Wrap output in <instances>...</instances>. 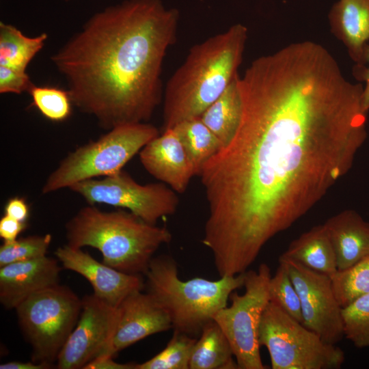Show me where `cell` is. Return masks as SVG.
Here are the masks:
<instances>
[{"label": "cell", "instance_id": "3957f363", "mask_svg": "<svg viewBox=\"0 0 369 369\" xmlns=\"http://www.w3.org/2000/svg\"><path fill=\"white\" fill-rule=\"evenodd\" d=\"M247 32L234 24L190 49L165 86L163 131L200 117L226 90L238 74Z\"/></svg>", "mask_w": 369, "mask_h": 369}, {"label": "cell", "instance_id": "836d02e7", "mask_svg": "<svg viewBox=\"0 0 369 369\" xmlns=\"http://www.w3.org/2000/svg\"><path fill=\"white\" fill-rule=\"evenodd\" d=\"M136 364H121L113 360V357L102 355L87 363L83 369H135Z\"/></svg>", "mask_w": 369, "mask_h": 369}, {"label": "cell", "instance_id": "d6986e66", "mask_svg": "<svg viewBox=\"0 0 369 369\" xmlns=\"http://www.w3.org/2000/svg\"><path fill=\"white\" fill-rule=\"evenodd\" d=\"M282 256L329 277L338 271L335 250L324 224L314 226L293 240Z\"/></svg>", "mask_w": 369, "mask_h": 369}, {"label": "cell", "instance_id": "4316f807", "mask_svg": "<svg viewBox=\"0 0 369 369\" xmlns=\"http://www.w3.org/2000/svg\"><path fill=\"white\" fill-rule=\"evenodd\" d=\"M28 92L33 105L46 118L62 122L70 116L72 101L67 90L33 84Z\"/></svg>", "mask_w": 369, "mask_h": 369}, {"label": "cell", "instance_id": "e0dca14e", "mask_svg": "<svg viewBox=\"0 0 369 369\" xmlns=\"http://www.w3.org/2000/svg\"><path fill=\"white\" fill-rule=\"evenodd\" d=\"M323 224L335 250L338 271L369 256V223L356 211L343 210Z\"/></svg>", "mask_w": 369, "mask_h": 369}, {"label": "cell", "instance_id": "52a82bcc", "mask_svg": "<svg viewBox=\"0 0 369 369\" xmlns=\"http://www.w3.org/2000/svg\"><path fill=\"white\" fill-rule=\"evenodd\" d=\"M82 299L59 284L29 296L15 309L25 339L30 344L31 360L54 364L75 327Z\"/></svg>", "mask_w": 369, "mask_h": 369}, {"label": "cell", "instance_id": "8992f818", "mask_svg": "<svg viewBox=\"0 0 369 369\" xmlns=\"http://www.w3.org/2000/svg\"><path fill=\"white\" fill-rule=\"evenodd\" d=\"M158 135L157 128L147 122L114 127L97 140L70 152L48 176L42 193H53L84 180L119 172Z\"/></svg>", "mask_w": 369, "mask_h": 369}, {"label": "cell", "instance_id": "5b68a950", "mask_svg": "<svg viewBox=\"0 0 369 369\" xmlns=\"http://www.w3.org/2000/svg\"><path fill=\"white\" fill-rule=\"evenodd\" d=\"M144 275L147 292L166 311L174 331L196 338L227 306L230 295L243 286L245 279L244 272L215 281L202 277L183 281L176 262L167 255L153 257Z\"/></svg>", "mask_w": 369, "mask_h": 369}, {"label": "cell", "instance_id": "d4e9b609", "mask_svg": "<svg viewBox=\"0 0 369 369\" xmlns=\"http://www.w3.org/2000/svg\"><path fill=\"white\" fill-rule=\"evenodd\" d=\"M197 338L174 331L166 346L151 359L136 364L135 369H189Z\"/></svg>", "mask_w": 369, "mask_h": 369}, {"label": "cell", "instance_id": "7402d4cb", "mask_svg": "<svg viewBox=\"0 0 369 369\" xmlns=\"http://www.w3.org/2000/svg\"><path fill=\"white\" fill-rule=\"evenodd\" d=\"M174 128L181 139L195 176H199L205 163L222 148L219 141L200 117L184 120Z\"/></svg>", "mask_w": 369, "mask_h": 369}, {"label": "cell", "instance_id": "5bb4252c", "mask_svg": "<svg viewBox=\"0 0 369 369\" xmlns=\"http://www.w3.org/2000/svg\"><path fill=\"white\" fill-rule=\"evenodd\" d=\"M55 256L66 269L84 277L92 285L94 295L118 308L131 294L144 287L141 275L117 270L95 260L89 254L68 244L59 247Z\"/></svg>", "mask_w": 369, "mask_h": 369}, {"label": "cell", "instance_id": "83f0119b", "mask_svg": "<svg viewBox=\"0 0 369 369\" xmlns=\"http://www.w3.org/2000/svg\"><path fill=\"white\" fill-rule=\"evenodd\" d=\"M51 239V235L46 234L3 242L0 247V266L46 256Z\"/></svg>", "mask_w": 369, "mask_h": 369}, {"label": "cell", "instance_id": "30bf717a", "mask_svg": "<svg viewBox=\"0 0 369 369\" xmlns=\"http://www.w3.org/2000/svg\"><path fill=\"white\" fill-rule=\"evenodd\" d=\"M90 204H105L126 208L144 221L156 224L163 217L174 215L179 199L163 182L140 184L121 170L101 179L92 178L69 188Z\"/></svg>", "mask_w": 369, "mask_h": 369}, {"label": "cell", "instance_id": "484cf974", "mask_svg": "<svg viewBox=\"0 0 369 369\" xmlns=\"http://www.w3.org/2000/svg\"><path fill=\"white\" fill-rule=\"evenodd\" d=\"M344 336L357 348H369V294L342 308Z\"/></svg>", "mask_w": 369, "mask_h": 369}, {"label": "cell", "instance_id": "603a6c76", "mask_svg": "<svg viewBox=\"0 0 369 369\" xmlns=\"http://www.w3.org/2000/svg\"><path fill=\"white\" fill-rule=\"evenodd\" d=\"M47 34L28 37L10 24L0 23V66L25 71L28 64L42 49Z\"/></svg>", "mask_w": 369, "mask_h": 369}, {"label": "cell", "instance_id": "ffe728a7", "mask_svg": "<svg viewBox=\"0 0 369 369\" xmlns=\"http://www.w3.org/2000/svg\"><path fill=\"white\" fill-rule=\"evenodd\" d=\"M238 76L200 116L219 141L222 148L234 137L241 118L242 103L238 87Z\"/></svg>", "mask_w": 369, "mask_h": 369}, {"label": "cell", "instance_id": "277c9868", "mask_svg": "<svg viewBox=\"0 0 369 369\" xmlns=\"http://www.w3.org/2000/svg\"><path fill=\"white\" fill-rule=\"evenodd\" d=\"M68 245L92 247L105 264L131 274H145L155 251L172 240L165 227L156 226L121 209L82 208L66 224Z\"/></svg>", "mask_w": 369, "mask_h": 369}, {"label": "cell", "instance_id": "7a4b0ae2", "mask_svg": "<svg viewBox=\"0 0 369 369\" xmlns=\"http://www.w3.org/2000/svg\"><path fill=\"white\" fill-rule=\"evenodd\" d=\"M180 13L161 0H125L94 14L51 59L72 103L107 131L148 122Z\"/></svg>", "mask_w": 369, "mask_h": 369}, {"label": "cell", "instance_id": "d6a6232c", "mask_svg": "<svg viewBox=\"0 0 369 369\" xmlns=\"http://www.w3.org/2000/svg\"><path fill=\"white\" fill-rule=\"evenodd\" d=\"M5 215L21 222H26L29 215V207L25 200L19 197L10 199L4 208Z\"/></svg>", "mask_w": 369, "mask_h": 369}, {"label": "cell", "instance_id": "f546056e", "mask_svg": "<svg viewBox=\"0 0 369 369\" xmlns=\"http://www.w3.org/2000/svg\"><path fill=\"white\" fill-rule=\"evenodd\" d=\"M33 85L25 71L0 66V93L21 94Z\"/></svg>", "mask_w": 369, "mask_h": 369}, {"label": "cell", "instance_id": "ba28073f", "mask_svg": "<svg viewBox=\"0 0 369 369\" xmlns=\"http://www.w3.org/2000/svg\"><path fill=\"white\" fill-rule=\"evenodd\" d=\"M259 344L267 348L273 369H338L345 360L341 348L271 301L260 320Z\"/></svg>", "mask_w": 369, "mask_h": 369}, {"label": "cell", "instance_id": "2e32d148", "mask_svg": "<svg viewBox=\"0 0 369 369\" xmlns=\"http://www.w3.org/2000/svg\"><path fill=\"white\" fill-rule=\"evenodd\" d=\"M60 271L57 260L46 256L0 266L1 305L16 309L33 294L59 284Z\"/></svg>", "mask_w": 369, "mask_h": 369}, {"label": "cell", "instance_id": "8fae6325", "mask_svg": "<svg viewBox=\"0 0 369 369\" xmlns=\"http://www.w3.org/2000/svg\"><path fill=\"white\" fill-rule=\"evenodd\" d=\"M278 261L297 290L303 324L324 341L336 344L344 337L342 307L333 293L331 277L282 255Z\"/></svg>", "mask_w": 369, "mask_h": 369}, {"label": "cell", "instance_id": "44dd1931", "mask_svg": "<svg viewBox=\"0 0 369 369\" xmlns=\"http://www.w3.org/2000/svg\"><path fill=\"white\" fill-rule=\"evenodd\" d=\"M230 344L218 324L213 320L197 338L190 359L189 369H236Z\"/></svg>", "mask_w": 369, "mask_h": 369}, {"label": "cell", "instance_id": "7c38bea8", "mask_svg": "<svg viewBox=\"0 0 369 369\" xmlns=\"http://www.w3.org/2000/svg\"><path fill=\"white\" fill-rule=\"evenodd\" d=\"M118 313V308L95 295H85L78 322L58 355L57 368H83L98 356L112 337Z\"/></svg>", "mask_w": 369, "mask_h": 369}, {"label": "cell", "instance_id": "9c48e42d", "mask_svg": "<svg viewBox=\"0 0 369 369\" xmlns=\"http://www.w3.org/2000/svg\"><path fill=\"white\" fill-rule=\"evenodd\" d=\"M269 266L261 264L258 271L245 272L243 295L232 292L231 305L219 310L213 320L228 338L240 369H264L260 353L259 327L270 301Z\"/></svg>", "mask_w": 369, "mask_h": 369}, {"label": "cell", "instance_id": "f1b7e54d", "mask_svg": "<svg viewBox=\"0 0 369 369\" xmlns=\"http://www.w3.org/2000/svg\"><path fill=\"white\" fill-rule=\"evenodd\" d=\"M270 301L277 304L287 314L303 323L300 299L285 266H279L269 282Z\"/></svg>", "mask_w": 369, "mask_h": 369}, {"label": "cell", "instance_id": "ac0fdd59", "mask_svg": "<svg viewBox=\"0 0 369 369\" xmlns=\"http://www.w3.org/2000/svg\"><path fill=\"white\" fill-rule=\"evenodd\" d=\"M328 18L331 32L346 46L355 63L360 62L369 44V0H338Z\"/></svg>", "mask_w": 369, "mask_h": 369}, {"label": "cell", "instance_id": "d590c367", "mask_svg": "<svg viewBox=\"0 0 369 369\" xmlns=\"http://www.w3.org/2000/svg\"><path fill=\"white\" fill-rule=\"evenodd\" d=\"M64 1H69V0H64Z\"/></svg>", "mask_w": 369, "mask_h": 369}, {"label": "cell", "instance_id": "6da1fadb", "mask_svg": "<svg viewBox=\"0 0 369 369\" xmlns=\"http://www.w3.org/2000/svg\"><path fill=\"white\" fill-rule=\"evenodd\" d=\"M242 103L230 142L199 174L208 204L202 243L241 273L351 169L367 137L363 85L323 46L290 44L238 77Z\"/></svg>", "mask_w": 369, "mask_h": 369}, {"label": "cell", "instance_id": "1f68e13d", "mask_svg": "<svg viewBox=\"0 0 369 369\" xmlns=\"http://www.w3.org/2000/svg\"><path fill=\"white\" fill-rule=\"evenodd\" d=\"M26 228V222H21L4 215L0 219V237L3 242L15 241Z\"/></svg>", "mask_w": 369, "mask_h": 369}, {"label": "cell", "instance_id": "cb8c5ba5", "mask_svg": "<svg viewBox=\"0 0 369 369\" xmlns=\"http://www.w3.org/2000/svg\"><path fill=\"white\" fill-rule=\"evenodd\" d=\"M330 277L333 293L340 305L344 308L349 305L369 294V256L348 269L338 270Z\"/></svg>", "mask_w": 369, "mask_h": 369}, {"label": "cell", "instance_id": "4dcf8cb0", "mask_svg": "<svg viewBox=\"0 0 369 369\" xmlns=\"http://www.w3.org/2000/svg\"><path fill=\"white\" fill-rule=\"evenodd\" d=\"M353 77L359 81L365 82V87L361 94V105L363 109L369 111V44L364 50L360 62L355 64L353 68Z\"/></svg>", "mask_w": 369, "mask_h": 369}, {"label": "cell", "instance_id": "e575fe53", "mask_svg": "<svg viewBox=\"0 0 369 369\" xmlns=\"http://www.w3.org/2000/svg\"><path fill=\"white\" fill-rule=\"evenodd\" d=\"M53 365L48 363H38L33 361H13L4 363L0 365L1 369H49L53 368Z\"/></svg>", "mask_w": 369, "mask_h": 369}, {"label": "cell", "instance_id": "4fadbf2b", "mask_svg": "<svg viewBox=\"0 0 369 369\" xmlns=\"http://www.w3.org/2000/svg\"><path fill=\"white\" fill-rule=\"evenodd\" d=\"M118 310L112 337L99 355L114 357L137 342L172 328L166 311L149 293L141 290L129 295L118 307Z\"/></svg>", "mask_w": 369, "mask_h": 369}, {"label": "cell", "instance_id": "9a60e30c", "mask_svg": "<svg viewBox=\"0 0 369 369\" xmlns=\"http://www.w3.org/2000/svg\"><path fill=\"white\" fill-rule=\"evenodd\" d=\"M145 169L155 178L167 184L174 191L183 193L193 176V168L181 139L174 128L146 144L139 152Z\"/></svg>", "mask_w": 369, "mask_h": 369}]
</instances>
